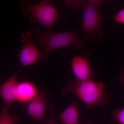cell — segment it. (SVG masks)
<instances>
[{
    "instance_id": "cell-1",
    "label": "cell",
    "mask_w": 124,
    "mask_h": 124,
    "mask_svg": "<svg viewBox=\"0 0 124 124\" xmlns=\"http://www.w3.org/2000/svg\"><path fill=\"white\" fill-rule=\"evenodd\" d=\"M80 31V29L74 31L45 33L35 29L33 31L35 37L32 35L31 32H27L31 41L43 48L44 52L42 55V63L45 64L52 51L69 46L79 50L84 46L82 40L76 35V33Z\"/></svg>"
},
{
    "instance_id": "cell-2",
    "label": "cell",
    "mask_w": 124,
    "mask_h": 124,
    "mask_svg": "<svg viewBox=\"0 0 124 124\" xmlns=\"http://www.w3.org/2000/svg\"><path fill=\"white\" fill-rule=\"evenodd\" d=\"M105 86L103 82H95L93 79L84 81L76 80L71 81L63 89L62 94L72 93L87 107L93 109L108 102V95L104 91Z\"/></svg>"
},
{
    "instance_id": "cell-3",
    "label": "cell",
    "mask_w": 124,
    "mask_h": 124,
    "mask_svg": "<svg viewBox=\"0 0 124 124\" xmlns=\"http://www.w3.org/2000/svg\"><path fill=\"white\" fill-rule=\"evenodd\" d=\"M102 5L101 1H84L79 6L84 11L83 23L80 29L85 32V38L86 40L98 44H101L103 41V28L99 24L102 18L98 11Z\"/></svg>"
},
{
    "instance_id": "cell-4",
    "label": "cell",
    "mask_w": 124,
    "mask_h": 124,
    "mask_svg": "<svg viewBox=\"0 0 124 124\" xmlns=\"http://www.w3.org/2000/svg\"><path fill=\"white\" fill-rule=\"evenodd\" d=\"M20 5L23 14L30 16L32 21L38 22L48 31H50L58 18L57 10L48 1L43 0L33 4L21 0Z\"/></svg>"
},
{
    "instance_id": "cell-5",
    "label": "cell",
    "mask_w": 124,
    "mask_h": 124,
    "mask_svg": "<svg viewBox=\"0 0 124 124\" xmlns=\"http://www.w3.org/2000/svg\"><path fill=\"white\" fill-rule=\"evenodd\" d=\"M23 46L18 53V56L22 65L24 67L34 65L42 56L36 46L29 39L28 32L22 35Z\"/></svg>"
},
{
    "instance_id": "cell-6",
    "label": "cell",
    "mask_w": 124,
    "mask_h": 124,
    "mask_svg": "<svg viewBox=\"0 0 124 124\" xmlns=\"http://www.w3.org/2000/svg\"><path fill=\"white\" fill-rule=\"evenodd\" d=\"M71 68L77 80L84 81L93 79L94 74L86 58L74 56L72 60Z\"/></svg>"
},
{
    "instance_id": "cell-7",
    "label": "cell",
    "mask_w": 124,
    "mask_h": 124,
    "mask_svg": "<svg viewBox=\"0 0 124 124\" xmlns=\"http://www.w3.org/2000/svg\"><path fill=\"white\" fill-rule=\"evenodd\" d=\"M18 72L15 73L7 80L1 83L0 95L5 105L9 107L16 101V90L18 84Z\"/></svg>"
},
{
    "instance_id": "cell-8",
    "label": "cell",
    "mask_w": 124,
    "mask_h": 124,
    "mask_svg": "<svg viewBox=\"0 0 124 124\" xmlns=\"http://www.w3.org/2000/svg\"><path fill=\"white\" fill-rule=\"evenodd\" d=\"M39 94V89L33 82L28 81L18 82L16 101L22 104L28 103Z\"/></svg>"
},
{
    "instance_id": "cell-9",
    "label": "cell",
    "mask_w": 124,
    "mask_h": 124,
    "mask_svg": "<svg viewBox=\"0 0 124 124\" xmlns=\"http://www.w3.org/2000/svg\"><path fill=\"white\" fill-rule=\"evenodd\" d=\"M46 105L45 96L39 94L28 103L26 108L27 115L36 120H42L44 117Z\"/></svg>"
},
{
    "instance_id": "cell-10",
    "label": "cell",
    "mask_w": 124,
    "mask_h": 124,
    "mask_svg": "<svg viewBox=\"0 0 124 124\" xmlns=\"http://www.w3.org/2000/svg\"><path fill=\"white\" fill-rule=\"evenodd\" d=\"M58 119L62 124H80L77 102H72L68 105L58 116Z\"/></svg>"
},
{
    "instance_id": "cell-11",
    "label": "cell",
    "mask_w": 124,
    "mask_h": 124,
    "mask_svg": "<svg viewBox=\"0 0 124 124\" xmlns=\"http://www.w3.org/2000/svg\"><path fill=\"white\" fill-rule=\"evenodd\" d=\"M9 107L5 105L0 113V124H17L20 116L9 112Z\"/></svg>"
},
{
    "instance_id": "cell-12",
    "label": "cell",
    "mask_w": 124,
    "mask_h": 124,
    "mask_svg": "<svg viewBox=\"0 0 124 124\" xmlns=\"http://www.w3.org/2000/svg\"><path fill=\"white\" fill-rule=\"evenodd\" d=\"M112 118L118 124H124V107L112 112Z\"/></svg>"
},
{
    "instance_id": "cell-13",
    "label": "cell",
    "mask_w": 124,
    "mask_h": 124,
    "mask_svg": "<svg viewBox=\"0 0 124 124\" xmlns=\"http://www.w3.org/2000/svg\"><path fill=\"white\" fill-rule=\"evenodd\" d=\"M101 0H64L67 6L74 9L79 8L80 5L82 1L96 2L101 1Z\"/></svg>"
},
{
    "instance_id": "cell-14",
    "label": "cell",
    "mask_w": 124,
    "mask_h": 124,
    "mask_svg": "<svg viewBox=\"0 0 124 124\" xmlns=\"http://www.w3.org/2000/svg\"><path fill=\"white\" fill-rule=\"evenodd\" d=\"M113 19L117 23L124 24V8L118 11L113 17Z\"/></svg>"
},
{
    "instance_id": "cell-15",
    "label": "cell",
    "mask_w": 124,
    "mask_h": 124,
    "mask_svg": "<svg viewBox=\"0 0 124 124\" xmlns=\"http://www.w3.org/2000/svg\"><path fill=\"white\" fill-rule=\"evenodd\" d=\"M45 124H57L55 122L54 116V107L53 106L51 107L50 116L48 119Z\"/></svg>"
},
{
    "instance_id": "cell-16",
    "label": "cell",
    "mask_w": 124,
    "mask_h": 124,
    "mask_svg": "<svg viewBox=\"0 0 124 124\" xmlns=\"http://www.w3.org/2000/svg\"><path fill=\"white\" fill-rule=\"evenodd\" d=\"M118 80L120 83L122 84H124V71L120 74L118 78Z\"/></svg>"
},
{
    "instance_id": "cell-17",
    "label": "cell",
    "mask_w": 124,
    "mask_h": 124,
    "mask_svg": "<svg viewBox=\"0 0 124 124\" xmlns=\"http://www.w3.org/2000/svg\"><path fill=\"white\" fill-rule=\"evenodd\" d=\"M90 124V122H89V121H88V122H87V123H86V124Z\"/></svg>"
},
{
    "instance_id": "cell-18",
    "label": "cell",
    "mask_w": 124,
    "mask_h": 124,
    "mask_svg": "<svg viewBox=\"0 0 124 124\" xmlns=\"http://www.w3.org/2000/svg\"><path fill=\"white\" fill-rule=\"evenodd\" d=\"M45 0L47 1H49V0Z\"/></svg>"
}]
</instances>
